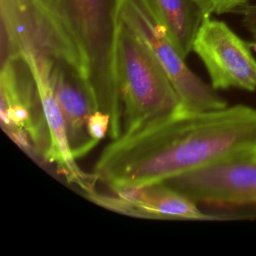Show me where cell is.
Returning a JSON list of instances; mask_svg holds the SVG:
<instances>
[{
	"label": "cell",
	"instance_id": "1",
	"mask_svg": "<svg viewBox=\"0 0 256 256\" xmlns=\"http://www.w3.org/2000/svg\"><path fill=\"white\" fill-rule=\"evenodd\" d=\"M256 159V108L176 112L112 140L94 165L110 190L164 182L222 162Z\"/></svg>",
	"mask_w": 256,
	"mask_h": 256
},
{
	"label": "cell",
	"instance_id": "2",
	"mask_svg": "<svg viewBox=\"0 0 256 256\" xmlns=\"http://www.w3.org/2000/svg\"><path fill=\"white\" fill-rule=\"evenodd\" d=\"M79 54L82 73L98 110L110 117L108 136L122 135L117 77V39L123 0H55Z\"/></svg>",
	"mask_w": 256,
	"mask_h": 256
},
{
	"label": "cell",
	"instance_id": "3",
	"mask_svg": "<svg viewBox=\"0 0 256 256\" xmlns=\"http://www.w3.org/2000/svg\"><path fill=\"white\" fill-rule=\"evenodd\" d=\"M116 59L122 135L180 111L179 96L164 68L148 45L122 20Z\"/></svg>",
	"mask_w": 256,
	"mask_h": 256
},
{
	"label": "cell",
	"instance_id": "4",
	"mask_svg": "<svg viewBox=\"0 0 256 256\" xmlns=\"http://www.w3.org/2000/svg\"><path fill=\"white\" fill-rule=\"evenodd\" d=\"M0 23L1 59L43 55L71 65L83 77L79 54L55 0H0Z\"/></svg>",
	"mask_w": 256,
	"mask_h": 256
},
{
	"label": "cell",
	"instance_id": "5",
	"mask_svg": "<svg viewBox=\"0 0 256 256\" xmlns=\"http://www.w3.org/2000/svg\"><path fill=\"white\" fill-rule=\"evenodd\" d=\"M0 116L7 135L26 152L46 159L50 148L40 91L35 77L21 58L1 59Z\"/></svg>",
	"mask_w": 256,
	"mask_h": 256
},
{
	"label": "cell",
	"instance_id": "6",
	"mask_svg": "<svg viewBox=\"0 0 256 256\" xmlns=\"http://www.w3.org/2000/svg\"><path fill=\"white\" fill-rule=\"evenodd\" d=\"M121 20L137 33L156 56L180 99V111L196 113L226 107V100L210 84L202 81L185 63L166 32L137 0H123Z\"/></svg>",
	"mask_w": 256,
	"mask_h": 256
},
{
	"label": "cell",
	"instance_id": "7",
	"mask_svg": "<svg viewBox=\"0 0 256 256\" xmlns=\"http://www.w3.org/2000/svg\"><path fill=\"white\" fill-rule=\"evenodd\" d=\"M192 52L203 63L215 90H256V57L251 44L225 22L207 19L195 38Z\"/></svg>",
	"mask_w": 256,
	"mask_h": 256
},
{
	"label": "cell",
	"instance_id": "8",
	"mask_svg": "<svg viewBox=\"0 0 256 256\" xmlns=\"http://www.w3.org/2000/svg\"><path fill=\"white\" fill-rule=\"evenodd\" d=\"M164 183L198 205L256 210V159L204 166Z\"/></svg>",
	"mask_w": 256,
	"mask_h": 256
},
{
	"label": "cell",
	"instance_id": "9",
	"mask_svg": "<svg viewBox=\"0 0 256 256\" xmlns=\"http://www.w3.org/2000/svg\"><path fill=\"white\" fill-rule=\"evenodd\" d=\"M86 194L91 202L131 217L158 220L207 221L222 219L203 212L197 203L164 182Z\"/></svg>",
	"mask_w": 256,
	"mask_h": 256
},
{
	"label": "cell",
	"instance_id": "10",
	"mask_svg": "<svg viewBox=\"0 0 256 256\" xmlns=\"http://www.w3.org/2000/svg\"><path fill=\"white\" fill-rule=\"evenodd\" d=\"M46 64L69 147L77 160L87 155L99 143L88 132L89 118L98 108L88 84L74 67L50 58H46Z\"/></svg>",
	"mask_w": 256,
	"mask_h": 256
},
{
	"label": "cell",
	"instance_id": "11",
	"mask_svg": "<svg viewBox=\"0 0 256 256\" xmlns=\"http://www.w3.org/2000/svg\"><path fill=\"white\" fill-rule=\"evenodd\" d=\"M29 65L37 82L43 102L44 113L50 133V148L45 161L56 166L68 183L79 186L85 194L95 191L97 182L93 174L88 175L80 169L73 157L65 130V125L49 81L46 58L42 55L27 53L22 56Z\"/></svg>",
	"mask_w": 256,
	"mask_h": 256
},
{
	"label": "cell",
	"instance_id": "12",
	"mask_svg": "<svg viewBox=\"0 0 256 256\" xmlns=\"http://www.w3.org/2000/svg\"><path fill=\"white\" fill-rule=\"evenodd\" d=\"M163 28L179 53L186 58L195 38L212 15L205 0H137Z\"/></svg>",
	"mask_w": 256,
	"mask_h": 256
},
{
	"label": "cell",
	"instance_id": "13",
	"mask_svg": "<svg viewBox=\"0 0 256 256\" xmlns=\"http://www.w3.org/2000/svg\"><path fill=\"white\" fill-rule=\"evenodd\" d=\"M110 129V117L108 114L97 110L89 118L88 132L92 139L100 142Z\"/></svg>",
	"mask_w": 256,
	"mask_h": 256
},
{
	"label": "cell",
	"instance_id": "14",
	"mask_svg": "<svg viewBox=\"0 0 256 256\" xmlns=\"http://www.w3.org/2000/svg\"><path fill=\"white\" fill-rule=\"evenodd\" d=\"M211 13L222 15L231 12H238L241 8L251 4L254 0H205Z\"/></svg>",
	"mask_w": 256,
	"mask_h": 256
},
{
	"label": "cell",
	"instance_id": "15",
	"mask_svg": "<svg viewBox=\"0 0 256 256\" xmlns=\"http://www.w3.org/2000/svg\"><path fill=\"white\" fill-rule=\"evenodd\" d=\"M237 13L242 17V24L256 45V4H249L241 8Z\"/></svg>",
	"mask_w": 256,
	"mask_h": 256
}]
</instances>
